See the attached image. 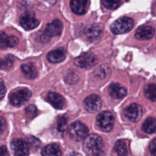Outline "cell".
I'll return each instance as SVG.
<instances>
[{
	"mask_svg": "<svg viewBox=\"0 0 156 156\" xmlns=\"http://www.w3.org/2000/svg\"><path fill=\"white\" fill-rule=\"evenodd\" d=\"M83 150L87 156H104L105 147L102 139L97 134L87 136L83 143Z\"/></svg>",
	"mask_w": 156,
	"mask_h": 156,
	"instance_id": "1",
	"label": "cell"
},
{
	"mask_svg": "<svg viewBox=\"0 0 156 156\" xmlns=\"http://www.w3.org/2000/svg\"><path fill=\"white\" fill-rule=\"evenodd\" d=\"M134 26L133 20L129 17H122L115 20L110 26V30L114 34H122L129 32Z\"/></svg>",
	"mask_w": 156,
	"mask_h": 156,
	"instance_id": "2",
	"label": "cell"
},
{
	"mask_svg": "<svg viewBox=\"0 0 156 156\" xmlns=\"http://www.w3.org/2000/svg\"><path fill=\"white\" fill-rule=\"evenodd\" d=\"M88 133V129L83 122L75 121L73 122L68 129V134L71 139L79 141L85 139Z\"/></svg>",
	"mask_w": 156,
	"mask_h": 156,
	"instance_id": "3",
	"label": "cell"
},
{
	"mask_svg": "<svg viewBox=\"0 0 156 156\" xmlns=\"http://www.w3.org/2000/svg\"><path fill=\"white\" fill-rule=\"evenodd\" d=\"M115 118L110 112H102L96 117V124L102 131L105 132L111 131L113 128Z\"/></svg>",
	"mask_w": 156,
	"mask_h": 156,
	"instance_id": "4",
	"label": "cell"
},
{
	"mask_svg": "<svg viewBox=\"0 0 156 156\" xmlns=\"http://www.w3.org/2000/svg\"><path fill=\"white\" fill-rule=\"evenodd\" d=\"M98 62L97 57L92 52H85L74 60L76 66L82 68H90L94 66Z\"/></svg>",
	"mask_w": 156,
	"mask_h": 156,
	"instance_id": "5",
	"label": "cell"
},
{
	"mask_svg": "<svg viewBox=\"0 0 156 156\" xmlns=\"http://www.w3.org/2000/svg\"><path fill=\"white\" fill-rule=\"evenodd\" d=\"M32 96L31 91L27 88H22L11 93L9 96V101L14 106H20L29 100Z\"/></svg>",
	"mask_w": 156,
	"mask_h": 156,
	"instance_id": "6",
	"label": "cell"
},
{
	"mask_svg": "<svg viewBox=\"0 0 156 156\" xmlns=\"http://www.w3.org/2000/svg\"><path fill=\"white\" fill-rule=\"evenodd\" d=\"M14 156H27L29 151L28 143L21 138L13 139L10 144Z\"/></svg>",
	"mask_w": 156,
	"mask_h": 156,
	"instance_id": "7",
	"label": "cell"
},
{
	"mask_svg": "<svg viewBox=\"0 0 156 156\" xmlns=\"http://www.w3.org/2000/svg\"><path fill=\"white\" fill-rule=\"evenodd\" d=\"M102 105V101L97 94H91L87 96L83 101V105L85 109L90 112L94 113L100 110Z\"/></svg>",
	"mask_w": 156,
	"mask_h": 156,
	"instance_id": "8",
	"label": "cell"
},
{
	"mask_svg": "<svg viewBox=\"0 0 156 156\" xmlns=\"http://www.w3.org/2000/svg\"><path fill=\"white\" fill-rule=\"evenodd\" d=\"M124 114L130 121L137 122L142 116V108L138 104H132L124 109Z\"/></svg>",
	"mask_w": 156,
	"mask_h": 156,
	"instance_id": "9",
	"label": "cell"
},
{
	"mask_svg": "<svg viewBox=\"0 0 156 156\" xmlns=\"http://www.w3.org/2000/svg\"><path fill=\"white\" fill-rule=\"evenodd\" d=\"M63 24L59 20H54L48 24L44 31V35L49 38L52 37L60 35L62 32Z\"/></svg>",
	"mask_w": 156,
	"mask_h": 156,
	"instance_id": "10",
	"label": "cell"
},
{
	"mask_svg": "<svg viewBox=\"0 0 156 156\" xmlns=\"http://www.w3.org/2000/svg\"><path fill=\"white\" fill-rule=\"evenodd\" d=\"M20 24L26 30H31L38 26L40 21L35 18L32 12H26L20 18Z\"/></svg>",
	"mask_w": 156,
	"mask_h": 156,
	"instance_id": "11",
	"label": "cell"
},
{
	"mask_svg": "<svg viewBox=\"0 0 156 156\" xmlns=\"http://www.w3.org/2000/svg\"><path fill=\"white\" fill-rule=\"evenodd\" d=\"M18 43V39L14 35H7L4 32H0V49L13 48Z\"/></svg>",
	"mask_w": 156,
	"mask_h": 156,
	"instance_id": "12",
	"label": "cell"
},
{
	"mask_svg": "<svg viewBox=\"0 0 156 156\" xmlns=\"http://www.w3.org/2000/svg\"><path fill=\"white\" fill-rule=\"evenodd\" d=\"M154 34L155 29L154 27L149 26H143L136 30L135 37L140 40H146L152 38Z\"/></svg>",
	"mask_w": 156,
	"mask_h": 156,
	"instance_id": "13",
	"label": "cell"
},
{
	"mask_svg": "<svg viewBox=\"0 0 156 156\" xmlns=\"http://www.w3.org/2000/svg\"><path fill=\"white\" fill-rule=\"evenodd\" d=\"M108 93L113 99H122L127 94V90L118 83H112L108 87Z\"/></svg>",
	"mask_w": 156,
	"mask_h": 156,
	"instance_id": "14",
	"label": "cell"
},
{
	"mask_svg": "<svg viewBox=\"0 0 156 156\" xmlns=\"http://www.w3.org/2000/svg\"><path fill=\"white\" fill-rule=\"evenodd\" d=\"M47 100L57 109H62L65 106V99L63 97L58 93L49 92L47 94Z\"/></svg>",
	"mask_w": 156,
	"mask_h": 156,
	"instance_id": "15",
	"label": "cell"
},
{
	"mask_svg": "<svg viewBox=\"0 0 156 156\" xmlns=\"http://www.w3.org/2000/svg\"><path fill=\"white\" fill-rule=\"evenodd\" d=\"M66 57V52L63 48H58L49 52L47 55V59L49 62L57 63L63 61Z\"/></svg>",
	"mask_w": 156,
	"mask_h": 156,
	"instance_id": "16",
	"label": "cell"
},
{
	"mask_svg": "<svg viewBox=\"0 0 156 156\" xmlns=\"http://www.w3.org/2000/svg\"><path fill=\"white\" fill-rule=\"evenodd\" d=\"M85 32L88 38L97 39L102 35V29L99 24H92L87 26Z\"/></svg>",
	"mask_w": 156,
	"mask_h": 156,
	"instance_id": "17",
	"label": "cell"
},
{
	"mask_svg": "<svg viewBox=\"0 0 156 156\" xmlns=\"http://www.w3.org/2000/svg\"><path fill=\"white\" fill-rule=\"evenodd\" d=\"M42 156H61L62 151L57 144H50L44 146L41 150Z\"/></svg>",
	"mask_w": 156,
	"mask_h": 156,
	"instance_id": "18",
	"label": "cell"
},
{
	"mask_svg": "<svg viewBox=\"0 0 156 156\" xmlns=\"http://www.w3.org/2000/svg\"><path fill=\"white\" fill-rule=\"evenodd\" d=\"M88 1H71L70 7L72 11L77 15H82L85 13Z\"/></svg>",
	"mask_w": 156,
	"mask_h": 156,
	"instance_id": "19",
	"label": "cell"
},
{
	"mask_svg": "<svg viewBox=\"0 0 156 156\" xmlns=\"http://www.w3.org/2000/svg\"><path fill=\"white\" fill-rule=\"evenodd\" d=\"M21 69L25 76L29 79H35L37 76L36 67L32 63H25L21 65Z\"/></svg>",
	"mask_w": 156,
	"mask_h": 156,
	"instance_id": "20",
	"label": "cell"
},
{
	"mask_svg": "<svg viewBox=\"0 0 156 156\" xmlns=\"http://www.w3.org/2000/svg\"><path fill=\"white\" fill-rule=\"evenodd\" d=\"M142 130L147 133H153L156 131V119L153 117L147 118L143 123Z\"/></svg>",
	"mask_w": 156,
	"mask_h": 156,
	"instance_id": "21",
	"label": "cell"
},
{
	"mask_svg": "<svg viewBox=\"0 0 156 156\" xmlns=\"http://www.w3.org/2000/svg\"><path fill=\"white\" fill-rule=\"evenodd\" d=\"M144 94L148 99L156 102V84L151 83L146 85L144 88Z\"/></svg>",
	"mask_w": 156,
	"mask_h": 156,
	"instance_id": "22",
	"label": "cell"
},
{
	"mask_svg": "<svg viewBox=\"0 0 156 156\" xmlns=\"http://www.w3.org/2000/svg\"><path fill=\"white\" fill-rule=\"evenodd\" d=\"M114 149L115 152L119 156H127V150L126 147V145L125 143L119 140H118L114 147Z\"/></svg>",
	"mask_w": 156,
	"mask_h": 156,
	"instance_id": "23",
	"label": "cell"
},
{
	"mask_svg": "<svg viewBox=\"0 0 156 156\" xmlns=\"http://www.w3.org/2000/svg\"><path fill=\"white\" fill-rule=\"evenodd\" d=\"M13 63V58L12 55H8L4 59L0 58V69H8L10 68Z\"/></svg>",
	"mask_w": 156,
	"mask_h": 156,
	"instance_id": "24",
	"label": "cell"
},
{
	"mask_svg": "<svg viewBox=\"0 0 156 156\" xmlns=\"http://www.w3.org/2000/svg\"><path fill=\"white\" fill-rule=\"evenodd\" d=\"M67 127L66 119L63 116H60L57 120V129L59 132H64Z\"/></svg>",
	"mask_w": 156,
	"mask_h": 156,
	"instance_id": "25",
	"label": "cell"
},
{
	"mask_svg": "<svg viewBox=\"0 0 156 156\" xmlns=\"http://www.w3.org/2000/svg\"><path fill=\"white\" fill-rule=\"evenodd\" d=\"M103 5L108 9H115L119 7L120 4V1H103Z\"/></svg>",
	"mask_w": 156,
	"mask_h": 156,
	"instance_id": "26",
	"label": "cell"
},
{
	"mask_svg": "<svg viewBox=\"0 0 156 156\" xmlns=\"http://www.w3.org/2000/svg\"><path fill=\"white\" fill-rule=\"evenodd\" d=\"M26 112V115L29 117V118H34V116H36L37 112V109L36 107L34 105H28L25 110Z\"/></svg>",
	"mask_w": 156,
	"mask_h": 156,
	"instance_id": "27",
	"label": "cell"
},
{
	"mask_svg": "<svg viewBox=\"0 0 156 156\" xmlns=\"http://www.w3.org/2000/svg\"><path fill=\"white\" fill-rule=\"evenodd\" d=\"M28 144H29V146H30V147L35 149H37V148H38L40 145V143L37 138L31 136L29 138Z\"/></svg>",
	"mask_w": 156,
	"mask_h": 156,
	"instance_id": "28",
	"label": "cell"
},
{
	"mask_svg": "<svg viewBox=\"0 0 156 156\" xmlns=\"http://www.w3.org/2000/svg\"><path fill=\"white\" fill-rule=\"evenodd\" d=\"M149 150L151 156H156V138L151 141L149 144Z\"/></svg>",
	"mask_w": 156,
	"mask_h": 156,
	"instance_id": "29",
	"label": "cell"
},
{
	"mask_svg": "<svg viewBox=\"0 0 156 156\" xmlns=\"http://www.w3.org/2000/svg\"><path fill=\"white\" fill-rule=\"evenodd\" d=\"M96 75L100 77H104L107 75V72L105 71V69L102 67H99L95 73Z\"/></svg>",
	"mask_w": 156,
	"mask_h": 156,
	"instance_id": "30",
	"label": "cell"
},
{
	"mask_svg": "<svg viewBox=\"0 0 156 156\" xmlns=\"http://www.w3.org/2000/svg\"><path fill=\"white\" fill-rule=\"evenodd\" d=\"M6 92V88L4 82L0 80V100H1L5 96Z\"/></svg>",
	"mask_w": 156,
	"mask_h": 156,
	"instance_id": "31",
	"label": "cell"
},
{
	"mask_svg": "<svg viewBox=\"0 0 156 156\" xmlns=\"http://www.w3.org/2000/svg\"><path fill=\"white\" fill-rule=\"evenodd\" d=\"M6 127V121L5 119L0 116V133H2Z\"/></svg>",
	"mask_w": 156,
	"mask_h": 156,
	"instance_id": "32",
	"label": "cell"
},
{
	"mask_svg": "<svg viewBox=\"0 0 156 156\" xmlns=\"http://www.w3.org/2000/svg\"><path fill=\"white\" fill-rule=\"evenodd\" d=\"M0 156H9L7 147L5 146L0 147Z\"/></svg>",
	"mask_w": 156,
	"mask_h": 156,
	"instance_id": "33",
	"label": "cell"
},
{
	"mask_svg": "<svg viewBox=\"0 0 156 156\" xmlns=\"http://www.w3.org/2000/svg\"><path fill=\"white\" fill-rule=\"evenodd\" d=\"M66 156H82L80 154L78 153V152H71L70 153H69L68 154H67Z\"/></svg>",
	"mask_w": 156,
	"mask_h": 156,
	"instance_id": "34",
	"label": "cell"
}]
</instances>
